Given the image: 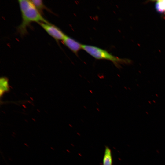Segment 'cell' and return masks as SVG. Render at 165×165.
Masks as SVG:
<instances>
[{"label": "cell", "instance_id": "obj_5", "mask_svg": "<svg viewBox=\"0 0 165 165\" xmlns=\"http://www.w3.org/2000/svg\"><path fill=\"white\" fill-rule=\"evenodd\" d=\"M113 159L112 151L110 148L106 146L103 159L102 165H112Z\"/></svg>", "mask_w": 165, "mask_h": 165}, {"label": "cell", "instance_id": "obj_7", "mask_svg": "<svg viewBox=\"0 0 165 165\" xmlns=\"http://www.w3.org/2000/svg\"><path fill=\"white\" fill-rule=\"evenodd\" d=\"M31 1L36 8L41 14L44 9L49 10L44 5L42 0H32Z\"/></svg>", "mask_w": 165, "mask_h": 165}, {"label": "cell", "instance_id": "obj_1", "mask_svg": "<svg viewBox=\"0 0 165 165\" xmlns=\"http://www.w3.org/2000/svg\"><path fill=\"white\" fill-rule=\"evenodd\" d=\"M22 22L17 27V30L22 36L27 34V28L31 23L36 22L49 23L37 9L31 0H19Z\"/></svg>", "mask_w": 165, "mask_h": 165}, {"label": "cell", "instance_id": "obj_3", "mask_svg": "<svg viewBox=\"0 0 165 165\" xmlns=\"http://www.w3.org/2000/svg\"><path fill=\"white\" fill-rule=\"evenodd\" d=\"M38 24L57 41H62L66 35L59 28L49 22H39Z\"/></svg>", "mask_w": 165, "mask_h": 165}, {"label": "cell", "instance_id": "obj_6", "mask_svg": "<svg viewBox=\"0 0 165 165\" xmlns=\"http://www.w3.org/2000/svg\"><path fill=\"white\" fill-rule=\"evenodd\" d=\"M0 94L1 97L9 90L7 78L5 77L1 78L0 80Z\"/></svg>", "mask_w": 165, "mask_h": 165}, {"label": "cell", "instance_id": "obj_2", "mask_svg": "<svg viewBox=\"0 0 165 165\" xmlns=\"http://www.w3.org/2000/svg\"><path fill=\"white\" fill-rule=\"evenodd\" d=\"M82 49L95 58L109 61L117 67H119L121 64L129 62L127 60L119 58L106 50L94 46L82 44Z\"/></svg>", "mask_w": 165, "mask_h": 165}, {"label": "cell", "instance_id": "obj_8", "mask_svg": "<svg viewBox=\"0 0 165 165\" xmlns=\"http://www.w3.org/2000/svg\"><path fill=\"white\" fill-rule=\"evenodd\" d=\"M156 10L161 13L165 12V0L157 1L155 4Z\"/></svg>", "mask_w": 165, "mask_h": 165}, {"label": "cell", "instance_id": "obj_4", "mask_svg": "<svg viewBox=\"0 0 165 165\" xmlns=\"http://www.w3.org/2000/svg\"><path fill=\"white\" fill-rule=\"evenodd\" d=\"M62 41L64 44L76 55H77L78 52L82 49V44L66 35Z\"/></svg>", "mask_w": 165, "mask_h": 165}]
</instances>
